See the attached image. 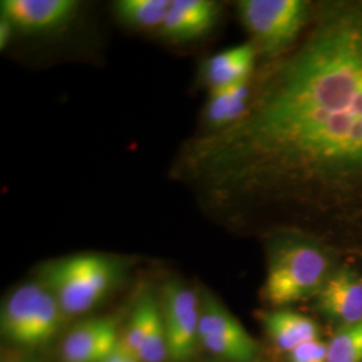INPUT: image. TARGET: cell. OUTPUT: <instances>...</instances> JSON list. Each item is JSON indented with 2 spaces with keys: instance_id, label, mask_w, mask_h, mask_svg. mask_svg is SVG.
Here are the masks:
<instances>
[{
  "instance_id": "8992f818",
  "label": "cell",
  "mask_w": 362,
  "mask_h": 362,
  "mask_svg": "<svg viewBox=\"0 0 362 362\" xmlns=\"http://www.w3.org/2000/svg\"><path fill=\"white\" fill-rule=\"evenodd\" d=\"M160 305L168 337L169 360L187 362L200 344L202 299L192 287L172 279L163 287Z\"/></svg>"
},
{
  "instance_id": "2e32d148",
  "label": "cell",
  "mask_w": 362,
  "mask_h": 362,
  "mask_svg": "<svg viewBox=\"0 0 362 362\" xmlns=\"http://www.w3.org/2000/svg\"><path fill=\"white\" fill-rule=\"evenodd\" d=\"M158 305L160 300H157L149 291H144L137 299L134 309L130 314L129 321L125 326L124 336L121 337V344L129 350L130 353L137 354Z\"/></svg>"
},
{
  "instance_id": "7402d4cb",
  "label": "cell",
  "mask_w": 362,
  "mask_h": 362,
  "mask_svg": "<svg viewBox=\"0 0 362 362\" xmlns=\"http://www.w3.org/2000/svg\"><path fill=\"white\" fill-rule=\"evenodd\" d=\"M125 362H141L139 358H137V356H134V354H130L129 357L125 360Z\"/></svg>"
},
{
  "instance_id": "277c9868",
  "label": "cell",
  "mask_w": 362,
  "mask_h": 362,
  "mask_svg": "<svg viewBox=\"0 0 362 362\" xmlns=\"http://www.w3.org/2000/svg\"><path fill=\"white\" fill-rule=\"evenodd\" d=\"M314 4L306 0H242L238 1V13L259 55L275 61L303 35Z\"/></svg>"
},
{
  "instance_id": "30bf717a",
  "label": "cell",
  "mask_w": 362,
  "mask_h": 362,
  "mask_svg": "<svg viewBox=\"0 0 362 362\" xmlns=\"http://www.w3.org/2000/svg\"><path fill=\"white\" fill-rule=\"evenodd\" d=\"M219 18V4L208 0H172L160 27L164 38L189 42L208 34Z\"/></svg>"
},
{
  "instance_id": "7c38bea8",
  "label": "cell",
  "mask_w": 362,
  "mask_h": 362,
  "mask_svg": "<svg viewBox=\"0 0 362 362\" xmlns=\"http://www.w3.org/2000/svg\"><path fill=\"white\" fill-rule=\"evenodd\" d=\"M263 322L272 342L287 353L320 336L318 325L297 311L275 309L263 315Z\"/></svg>"
},
{
  "instance_id": "ffe728a7",
  "label": "cell",
  "mask_w": 362,
  "mask_h": 362,
  "mask_svg": "<svg viewBox=\"0 0 362 362\" xmlns=\"http://www.w3.org/2000/svg\"><path fill=\"white\" fill-rule=\"evenodd\" d=\"M288 354L290 362H327L329 344L321 341L320 338L313 339L299 345Z\"/></svg>"
},
{
  "instance_id": "ba28073f",
  "label": "cell",
  "mask_w": 362,
  "mask_h": 362,
  "mask_svg": "<svg viewBox=\"0 0 362 362\" xmlns=\"http://www.w3.org/2000/svg\"><path fill=\"white\" fill-rule=\"evenodd\" d=\"M116 317H97L76 325L62 344L64 362H101L121 341Z\"/></svg>"
},
{
  "instance_id": "6da1fadb",
  "label": "cell",
  "mask_w": 362,
  "mask_h": 362,
  "mask_svg": "<svg viewBox=\"0 0 362 362\" xmlns=\"http://www.w3.org/2000/svg\"><path fill=\"white\" fill-rule=\"evenodd\" d=\"M177 177L233 220H272L324 245L362 236V0L315 3L246 115L188 144Z\"/></svg>"
},
{
  "instance_id": "8fae6325",
  "label": "cell",
  "mask_w": 362,
  "mask_h": 362,
  "mask_svg": "<svg viewBox=\"0 0 362 362\" xmlns=\"http://www.w3.org/2000/svg\"><path fill=\"white\" fill-rule=\"evenodd\" d=\"M258 50L254 43L238 45L207 58L202 67V78L209 91L228 88L250 81Z\"/></svg>"
},
{
  "instance_id": "3957f363",
  "label": "cell",
  "mask_w": 362,
  "mask_h": 362,
  "mask_svg": "<svg viewBox=\"0 0 362 362\" xmlns=\"http://www.w3.org/2000/svg\"><path fill=\"white\" fill-rule=\"evenodd\" d=\"M125 262L103 252H82L42 266L39 281L67 315H81L100 305L125 272Z\"/></svg>"
},
{
  "instance_id": "e0dca14e",
  "label": "cell",
  "mask_w": 362,
  "mask_h": 362,
  "mask_svg": "<svg viewBox=\"0 0 362 362\" xmlns=\"http://www.w3.org/2000/svg\"><path fill=\"white\" fill-rule=\"evenodd\" d=\"M206 349L221 360L231 362H251L258 354V344L252 337L223 338L208 336L200 339Z\"/></svg>"
},
{
  "instance_id": "4fadbf2b",
  "label": "cell",
  "mask_w": 362,
  "mask_h": 362,
  "mask_svg": "<svg viewBox=\"0 0 362 362\" xmlns=\"http://www.w3.org/2000/svg\"><path fill=\"white\" fill-rule=\"evenodd\" d=\"M251 79L228 88L209 91L204 121L209 132L228 128L246 115L251 103Z\"/></svg>"
},
{
  "instance_id": "ac0fdd59",
  "label": "cell",
  "mask_w": 362,
  "mask_h": 362,
  "mask_svg": "<svg viewBox=\"0 0 362 362\" xmlns=\"http://www.w3.org/2000/svg\"><path fill=\"white\" fill-rule=\"evenodd\" d=\"M327 362H362V321L339 326L329 342Z\"/></svg>"
},
{
  "instance_id": "7a4b0ae2",
  "label": "cell",
  "mask_w": 362,
  "mask_h": 362,
  "mask_svg": "<svg viewBox=\"0 0 362 362\" xmlns=\"http://www.w3.org/2000/svg\"><path fill=\"white\" fill-rule=\"evenodd\" d=\"M267 250L264 300L276 309L315 297L334 272L329 247L306 233L275 231Z\"/></svg>"
},
{
  "instance_id": "52a82bcc",
  "label": "cell",
  "mask_w": 362,
  "mask_h": 362,
  "mask_svg": "<svg viewBox=\"0 0 362 362\" xmlns=\"http://www.w3.org/2000/svg\"><path fill=\"white\" fill-rule=\"evenodd\" d=\"M1 16L13 26L28 34L57 31L69 25L77 15L76 0H3Z\"/></svg>"
},
{
  "instance_id": "9a60e30c",
  "label": "cell",
  "mask_w": 362,
  "mask_h": 362,
  "mask_svg": "<svg viewBox=\"0 0 362 362\" xmlns=\"http://www.w3.org/2000/svg\"><path fill=\"white\" fill-rule=\"evenodd\" d=\"M169 6V0H119L115 3V10L117 16L128 26L160 30L167 18Z\"/></svg>"
},
{
  "instance_id": "9c48e42d",
  "label": "cell",
  "mask_w": 362,
  "mask_h": 362,
  "mask_svg": "<svg viewBox=\"0 0 362 362\" xmlns=\"http://www.w3.org/2000/svg\"><path fill=\"white\" fill-rule=\"evenodd\" d=\"M317 309L342 325L362 321V275L348 267L336 269L315 296Z\"/></svg>"
},
{
  "instance_id": "5bb4252c",
  "label": "cell",
  "mask_w": 362,
  "mask_h": 362,
  "mask_svg": "<svg viewBox=\"0 0 362 362\" xmlns=\"http://www.w3.org/2000/svg\"><path fill=\"white\" fill-rule=\"evenodd\" d=\"M208 336L223 338H247L250 337L245 326L228 310L218 298L206 291L202 297L199 342Z\"/></svg>"
},
{
  "instance_id": "44dd1931",
  "label": "cell",
  "mask_w": 362,
  "mask_h": 362,
  "mask_svg": "<svg viewBox=\"0 0 362 362\" xmlns=\"http://www.w3.org/2000/svg\"><path fill=\"white\" fill-rule=\"evenodd\" d=\"M13 23L8 19H6L4 16L0 18V47H1V50H4L8 46L11 37H13Z\"/></svg>"
},
{
  "instance_id": "5b68a950",
  "label": "cell",
  "mask_w": 362,
  "mask_h": 362,
  "mask_svg": "<svg viewBox=\"0 0 362 362\" xmlns=\"http://www.w3.org/2000/svg\"><path fill=\"white\" fill-rule=\"evenodd\" d=\"M65 317L46 286L40 281L27 282L6 298L1 306L0 329L3 337L15 345L39 348L52 342Z\"/></svg>"
},
{
  "instance_id": "d6986e66",
  "label": "cell",
  "mask_w": 362,
  "mask_h": 362,
  "mask_svg": "<svg viewBox=\"0 0 362 362\" xmlns=\"http://www.w3.org/2000/svg\"><path fill=\"white\" fill-rule=\"evenodd\" d=\"M136 356L141 362H165L169 360L168 337L164 326L161 305H158L153 314L148 333Z\"/></svg>"
}]
</instances>
